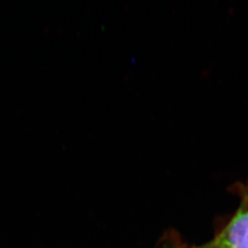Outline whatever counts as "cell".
Listing matches in <instances>:
<instances>
[{
	"mask_svg": "<svg viewBox=\"0 0 248 248\" xmlns=\"http://www.w3.org/2000/svg\"><path fill=\"white\" fill-rule=\"evenodd\" d=\"M218 248H248V192L235 216L216 240Z\"/></svg>",
	"mask_w": 248,
	"mask_h": 248,
	"instance_id": "6da1fadb",
	"label": "cell"
},
{
	"mask_svg": "<svg viewBox=\"0 0 248 248\" xmlns=\"http://www.w3.org/2000/svg\"><path fill=\"white\" fill-rule=\"evenodd\" d=\"M217 248V247H215V248Z\"/></svg>",
	"mask_w": 248,
	"mask_h": 248,
	"instance_id": "7a4b0ae2",
	"label": "cell"
}]
</instances>
